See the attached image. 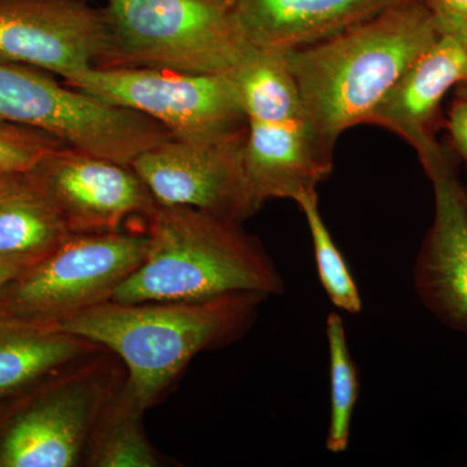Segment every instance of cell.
I'll use <instances>...</instances> for the list:
<instances>
[{"instance_id": "7", "label": "cell", "mask_w": 467, "mask_h": 467, "mask_svg": "<svg viewBox=\"0 0 467 467\" xmlns=\"http://www.w3.org/2000/svg\"><path fill=\"white\" fill-rule=\"evenodd\" d=\"M66 84L150 117L175 140L187 142L218 140L248 125L232 72L193 75L158 67H92Z\"/></svg>"}, {"instance_id": "4", "label": "cell", "mask_w": 467, "mask_h": 467, "mask_svg": "<svg viewBox=\"0 0 467 467\" xmlns=\"http://www.w3.org/2000/svg\"><path fill=\"white\" fill-rule=\"evenodd\" d=\"M100 67H158L193 75L229 73L254 46L232 0H107Z\"/></svg>"}, {"instance_id": "5", "label": "cell", "mask_w": 467, "mask_h": 467, "mask_svg": "<svg viewBox=\"0 0 467 467\" xmlns=\"http://www.w3.org/2000/svg\"><path fill=\"white\" fill-rule=\"evenodd\" d=\"M0 121L47 131L67 146L130 165L173 135L155 119L60 84L36 67L0 63Z\"/></svg>"}, {"instance_id": "19", "label": "cell", "mask_w": 467, "mask_h": 467, "mask_svg": "<svg viewBox=\"0 0 467 467\" xmlns=\"http://www.w3.org/2000/svg\"><path fill=\"white\" fill-rule=\"evenodd\" d=\"M124 384V383H122ZM144 411L137 407L122 386L101 410L88 450L85 466L158 467V454L143 431Z\"/></svg>"}, {"instance_id": "15", "label": "cell", "mask_w": 467, "mask_h": 467, "mask_svg": "<svg viewBox=\"0 0 467 467\" xmlns=\"http://www.w3.org/2000/svg\"><path fill=\"white\" fill-rule=\"evenodd\" d=\"M245 165L261 202L290 199L317 190L333 167L319 161L303 121H248Z\"/></svg>"}, {"instance_id": "27", "label": "cell", "mask_w": 467, "mask_h": 467, "mask_svg": "<svg viewBox=\"0 0 467 467\" xmlns=\"http://www.w3.org/2000/svg\"><path fill=\"white\" fill-rule=\"evenodd\" d=\"M18 174H8V175H0V196L3 195L11 184L14 183V181L16 180Z\"/></svg>"}, {"instance_id": "2", "label": "cell", "mask_w": 467, "mask_h": 467, "mask_svg": "<svg viewBox=\"0 0 467 467\" xmlns=\"http://www.w3.org/2000/svg\"><path fill=\"white\" fill-rule=\"evenodd\" d=\"M265 295L234 292L192 301H104L52 325L121 359L122 391L146 411L202 350L241 337Z\"/></svg>"}, {"instance_id": "18", "label": "cell", "mask_w": 467, "mask_h": 467, "mask_svg": "<svg viewBox=\"0 0 467 467\" xmlns=\"http://www.w3.org/2000/svg\"><path fill=\"white\" fill-rule=\"evenodd\" d=\"M232 76L248 121L304 122L287 52L252 47Z\"/></svg>"}, {"instance_id": "8", "label": "cell", "mask_w": 467, "mask_h": 467, "mask_svg": "<svg viewBox=\"0 0 467 467\" xmlns=\"http://www.w3.org/2000/svg\"><path fill=\"white\" fill-rule=\"evenodd\" d=\"M109 358L103 349L48 378L3 430L0 467L84 465L95 423L125 380Z\"/></svg>"}, {"instance_id": "23", "label": "cell", "mask_w": 467, "mask_h": 467, "mask_svg": "<svg viewBox=\"0 0 467 467\" xmlns=\"http://www.w3.org/2000/svg\"><path fill=\"white\" fill-rule=\"evenodd\" d=\"M451 140L467 165V98L454 101L448 122Z\"/></svg>"}, {"instance_id": "28", "label": "cell", "mask_w": 467, "mask_h": 467, "mask_svg": "<svg viewBox=\"0 0 467 467\" xmlns=\"http://www.w3.org/2000/svg\"><path fill=\"white\" fill-rule=\"evenodd\" d=\"M463 82H466V84H467V67H466V72H465V79H463Z\"/></svg>"}, {"instance_id": "21", "label": "cell", "mask_w": 467, "mask_h": 467, "mask_svg": "<svg viewBox=\"0 0 467 467\" xmlns=\"http://www.w3.org/2000/svg\"><path fill=\"white\" fill-rule=\"evenodd\" d=\"M299 205L308 223L319 282L335 308L358 315L362 310L361 295L344 260L342 252L335 244L319 211L317 190L303 193L295 202Z\"/></svg>"}, {"instance_id": "11", "label": "cell", "mask_w": 467, "mask_h": 467, "mask_svg": "<svg viewBox=\"0 0 467 467\" xmlns=\"http://www.w3.org/2000/svg\"><path fill=\"white\" fill-rule=\"evenodd\" d=\"M103 11L86 0H0V63L72 78L97 66Z\"/></svg>"}, {"instance_id": "17", "label": "cell", "mask_w": 467, "mask_h": 467, "mask_svg": "<svg viewBox=\"0 0 467 467\" xmlns=\"http://www.w3.org/2000/svg\"><path fill=\"white\" fill-rule=\"evenodd\" d=\"M69 230L26 174L0 196V259L32 264L57 248Z\"/></svg>"}, {"instance_id": "26", "label": "cell", "mask_w": 467, "mask_h": 467, "mask_svg": "<svg viewBox=\"0 0 467 467\" xmlns=\"http://www.w3.org/2000/svg\"><path fill=\"white\" fill-rule=\"evenodd\" d=\"M432 12L465 15L467 16V0H423Z\"/></svg>"}, {"instance_id": "20", "label": "cell", "mask_w": 467, "mask_h": 467, "mask_svg": "<svg viewBox=\"0 0 467 467\" xmlns=\"http://www.w3.org/2000/svg\"><path fill=\"white\" fill-rule=\"evenodd\" d=\"M330 355V423L326 448L331 453H343L349 445L350 426L359 392L358 368L350 356L346 327L339 313L333 312L326 321Z\"/></svg>"}, {"instance_id": "9", "label": "cell", "mask_w": 467, "mask_h": 467, "mask_svg": "<svg viewBox=\"0 0 467 467\" xmlns=\"http://www.w3.org/2000/svg\"><path fill=\"white\" fill-rule=\"evenodd\" d=\"M248 125L218 140H171L143 150L130 167L158 204L181 205L242 223L264 204L245 165Z\"/></svg>"}, {"instance_id": "14", "label": "cell", "mask_w": 467, "mask_h": 467, "mask_svg": "<svg viewBox=\"0 0 467 467\" xmlns=\"http://www.w3.org/2000/svg\"><path fill=\"white\" fill-rule=\"evenodd\" d=\"M410 0H232L234 18L256 48L306 47Z\"/></svg>"}, {"instance_id": "12", "label": "cell", "mask_w": 467, "mask_h": 467, "mask_svg": "<svg viewBox=\"0 0 467 467\" xmlns=\"http://www.w3.org/2000/svg\"><path fill=\"white\" fill-rule=\"evenodd\" d=\"M434 187V221L414 264V287L430 312L467 335L465 189L441 149L420 160Z\"/></svg>"}, {"instance_id": "3", "label": "cell", "mask_w": 467, "mask_h": 467, "mask_svg": "<svg viewBox=\"0 0 467 467\" xmlns=\"http://www.w3.org/2000/svg\"><path fill=\"white\" fill-rule=\"evenodd\" d=\"M146 221L142 263L110 301H192L234 292L284 291L278 270L241 223L181 205L156 204Z\"/></svg>"}, {"instance_id": "1", "label": "cell", "mask_w": 467, "mask_h": 467, "mask_svg": "<svg viewBox=\"0 0 467 467\" xmlns=\"http://www.w3.org/2000/svg\"><path fill=\"white\" fill-rule=\"evenodd\" d=\"M441 34L434 12L423 0H410L287 52L319 161L333 167L342 134L368 124L387 92Z\"/></svg>"}, {"instance_id": "25", "label": "cell", "mask_w": 467, "mask_h": 467, "mask_svg": "<svg viewBox=\"0 0 467 467\" xmlns=\"http://www.w3.org/2000/svg\"><path fill=\"white\" fill-rule=\"evenodd\" d=\"M27 266H30L29 264L23 261L0 259V292L17 278Z\"/></svg>"}, {"instance_id": "16", "label": "cell", "mask_w": 467, "mask_h": 467, "mask_svg": "<svg viewBox=\"0 0 467 467\" xmlns=\"http://www.w3.org/2000/svg\"><path fill=\"white\" fill-rule=\"evenodd\" d=\"M103 349L54 326L0 313V399L41 383Z\"/></svg>"}, {"instance_id": "24", "label": "cell", "mask_w": 467, "mask_h": 467, "mask_svg": "<svg viewBox=\"0 0 467 467\" xmlns=\"http://www.w3.org/2000/svg\"><path fill=\"white\" fill-rule=\"evenodd\" d=\"M434 15L441 33L456 39L467 54V16L447 12H434Z\"/></svg>"}, {"instance_id": "22", "label": "cell", "mask_w": 467, "mask_h": 467, "mask_svg": "<svg viewBox=\"0 0 467 467\" xmlns=\"http://www.w3.org/2000/svg\"><path fill=\"white\" fill-rule=\"evenodd\" d=\"M61 146L67 144L47 131L0 121V175L26 174Z\"/></svg>"}, {"instance_id": "10", "label": "cell", "mask_w": 467, "mask_h": 467, "mask_svg": "<svg viewBox=\"0 0 467 467\" xmlns=\"http://www.w3.org/2000/svg\"><path fill=\"white\" fill-rule=\"evenodd\" d=\"M70 234L115 232L146 218L158 202L130 165L70 146L50 150L26 173Z\"/></svg>"}, {"instance_id": "29", "label": "cell", "mask_w": 467, "mask_h": 467, "mask_svg": "<svg viewBox=\"0 0 467 467\" xmlns=\"http://www.w3.org/2000/svg\"><path fill=\"white\" fill-rule=\"evenodd\" d=\"M465 202H466V205H467V190H465Z\"/></svg>"}, {"instance_id": "6", "label": "cell", "mask_w": 467, "mask_h": 467, "mask_svg": "<svg viewBox=\"0 0 467 467\" xmlns=\"http://www.w3.org/2000/svg\"><path fill=\"white\" fill-rule=\"evenodd\" d=\"M147 234H70L0 292V313L52 326L109 301L117 285L142 263Z\"/></svg>"}, {"instance_id": "13", "label": "cell", "mask_w": 467, "mask_h": 467, "mask_svg": "<svg viewBox=\"0 0 467 467\" xmlns=\"http://www.w3.org/2000/svg\"><path fill=\"white\" fill-rule=\"evenodd\" d=\"M466 67L465 50L456 39L441 34L387 92L368 124L398 134L420 160L426 158L441 147L432 124L447 92L465 79Z\"/></svg>"}]
</instances>
